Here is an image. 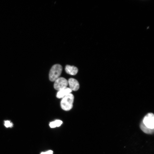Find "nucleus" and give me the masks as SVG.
<instances>
[{"instance_id":"f257e3e1","label":"nucleus","mask_w":154,"mask_h":154,"mask_svg":"<svg viewBox=\"0 0 154 154\" xmlns=\"http://www.w3.org/2000/svg\"><path fill=\"white\" fill-rule=\"evenodd\" d=\"M74 100V96L71 93L62 98L60 102L62 108L65 111L70 110L73 107Z\"/></svg>"},{"instance_id":"f03ea898","label":"nucleus","mask_w":154,"mask_h":154,"mask_svg":"<svg viewBox=\"0 0 154 154\" xmlns=\"http://www.w3.org/2000/svg\"><path fill=\"white\" fill-rule=\"evenodd\" d=\"M62 70V66L57 64L54 65L51 68L49 74V79L52 82L55 81L60 76Z\"/></svg>"},{"instance_id":"7ed1b4c3","label":"nucleus","mask_w":154,"mask_h":154,"mask_svg":"<svg viewBox=\"0 0 154 154\" xmlns=\"http://www.w3.org/2000/svg\"><path fill=\"white\" fill-rule=\"evenodd\" d=\"M147 127L151 129L154 128V116L153 113H149L144 117L142 121Z\"/></svg>"},{"instance_id":"20e7f679","label":"nucleus","mask_w":154,"mask_h":154,"mask_svg":"<svg viewBox=\"0 0 154 154\" xmlns=\"http://www.w3.org/2000/svg\"><path fill=\"white\" fill-rule=\"evenodd\" d=\"M68 84L66 79L63 77H59L54 81V86L55 90L59 91L67 87Z\"/></svg>"},{"instance_id":"39448f33","label":"nucleus","mask_w":154,"mask_h":154,"mask_svg":"<svg viewBox=\"0 0 154 154\" xmlns=\"http://www.w3.org/2000/svg\"><path fill=\"white\" fill-rule=\"evenodd\" d=\"M68 83L70 88L72 90L76 91L79 88V84L78 81L76 79L71 78L68 79Z\"/></svg>"},{"instance_id":"423d86ee","label":"nucleus","mask_w":154,"mask_h":154,"mask_svg":"<svg viewBox=\"0 0 154 154\" xmlns=\"http://www.w3.org/2000/svg\"><path fill=\"white\" fill-rule=\"evenodd\" d=\"M72 90L69 88L66 87L58 91L56 94V97L58 98H62L71 93Z\"/></svg>"},{"instance_id":"0eeeda50","label":"nucleus","mask_w":154,"mask_h":154,"mask_svg":"<svg viewBox=\"0 0 154 154\" xmlns=\"http://www.w3.org/2000/svg\"><path fill=\"white\" fill-rule=\"evenodd\" d=\"M65 70L67 74L74 75L76 74L78 70L76 67L67 65L65 66Z\"/></svg>"},{"instance_id":"6e6552de","label":"nucleus","mask_w":154,"mask_h":154,"mask_svg":"<svg viewBox=\"0 0 154 154\" xmlns=\"http://www.w3.org/2000/svg\"><path fill=\"white\" fill-rule=\"evenodd\" d=\"M140 127L142 130L147 134H152L154 132V129L148 128L144 125L142 122L140 125Z\"/></svg>"},{"instance_id":"1a4fd4ad","label":"nucleus","mask_w":154,"mask_h":154,"mask_svg":"<svg viewBox=\"0 0 154 154\" xmlns=\"http://www.w3.org/2000/svg\"><path fill=\"white\" fill-rule=\"evenodd\" d=\"M4 125L6 127H11L13 126V124L10 121L6 120L4 121Z\"/></svg>"},{"instance_id":"9d476101","label":"nucleus","mask_w":154,"mask_h":154,"mask_svg":"<svg viewBox=\"0 0 154 154\" xmlns=\"http://www.w3.org/2000/svg\"><path fill=\"white\" fill-rule=\"evenodd\" d=\"M54 121L56 127L60 126L62 123V121L59 120H56Z\"/></svg>"},{"instance_id":"9b49d317","label":"nucleus","mask_w":154,"mask_h":154,"mask_svg":"<svg viewBox=\"0 0 154 154\" xmlns=\"http://www.w3.org/2000/svg\"><path fill=\"white\" fill-rule=\"evenodd\" d=\"M49 125L51 128H54L56 127L54 121L50 122L49 124Z\"/></svg>"},{"instance_id":"f8f14e48","label":"nucleus","mask_w":154,"mask_h":154,"mask_svg":"<svg viewBox=\"0 0 154 154\" xmlns=\"http://www.w3.org/2000/svg\"><path fill=\"white\" fill-rule=\"evenodd\" d=\"M45 154H53V151L52 150H49L44 152Z\"/></svg>"},{"instance_id":"ddd939ff","label":"nucleus","mask_w":154,"mask_h":154,"mask_svg":"<svg viewBox=\"0 0 154 154\" xmlns=\"http://www.w3.org/2000/svg\"><path fill=\"white\" fill-rule=\"evenodd\" d=\"M40 154H45L44 152H42L40 153Z\"/></svg>"}]
</instances>
